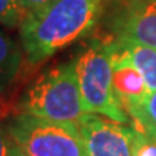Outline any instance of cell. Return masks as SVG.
<instances>
[{"label":"cell","mask_w":156,"mask_h":156,"mask_svg":"<svg viewBox=\"0 0 156 156\" xmlns=\"http://www.w3.org/2000/svg\"><path fill=\"white\" fill-rule=\"evenodd\" d=\"M74 64L84 112L129 124L130 117L113 87L112 56L104 39H93L85 45L74 58Z\"/></svg>","instance_id":"3957f363"},{"label":"cell","mask_w":156,"mask_h":156,"mask_svg":"<svg viewBox=\"0 0 156 156\" xmlns=\"http://www.w3.org/2000/svg\"><path fill=\"white\" fill-rule=\"evenodd\" d=\"M12 116H13V108L9 104V101L6 100L5 94L0 93V122H5Z\"/></svg>","instance_id":"5bb4252c"},{"label":"cell","mask_w":156,"mask_h":156,"mask_svg":"<svg viewBox=\"0 0 156 156\" xmlns=\"http://www.w3.org/2000/svg\"><path fill=\"white\" fill-rule=\"evenodd\" d=\"M10 146H12V139L6 126H3L0 123V156H10Z\"/></svg>","instance_id":"7c38bea8"},{"label":"cell","mask_w":156,"mask_h":156,"mask_svg":"<svg viewBox=\"0 0 156 156\" xmlns=\"http://www.w3.org/2000/svg\"><path fill=\"white\" fill-rule=\"evenodd\" d=\"M104 13L103 0H51L26 13L19 26L26 62L39 65L88 36Z\"/></svg>","instance_id":"6da1fadb"},{"label":"cell","mask_w":156,"mask_h":156,"mask_svg":"<svg viewBox=\"0 0 156 156\" xmlns=\"http://www.w3.org/2000/svg\"><path fill=\"white\" fill-rule=\"evenodd\" d=\"M17 113L52 122L78 123L85 112L74 59L61 62L35 78L20 95Z\"/></svg>","instance_id":"7a4b0ae2"},{"label":"cell","mask_w":156,"mask_h":156,"mask_svg":"<svg viewBox=\"0 0 156 156\" xmlns=\"http://www.w3.org/2000/svg\"><path fill=\"white\" fill-rule=\"evenodd\" d=\"M133 130V156H156V122L149 113L130 117Z\"/></svg>","instance_id":"30bf717a"},{"label":"cell","mask_w":156,"mask_h":156,"mask_svg":"<svg viewBox=\"0 0 156 156\" xmlns=\"http://www.w3.org/2000/svg\"><path fill=\"white\" fill-rule=\"evenodd\" d=\"M26 61L23 49L0 29V93L7 94L20 75Z\"/></svg>","instance_id":"ba28073f"},{"label":"cell","mask_w":156,"mask_h":156,"mask_svg":"<svg viewBox=\"0 0 156 156\" xmlns=\"http://www.w3.org/2000/svg\"><path fill=\"white\" fill-rule=\"evenodd\" d=\"M19 2H20V6H22L25 15H26V13H30V12H35L41 7H44L51 0H19Z\"/></svg>","instance_id":"4fadbf2b"},{"label":"cell","mask_w":156,"mask_h":156,"mask_svg":"<svg viewBox=\"0 0 156 156\" xmlns=\"http://www.w3.org/2000/svg\"><path fill=\"white\" fill-rule=\"evenodd\" d=\"M108 38V36H106ZM127 55L134 67L143 75L149 93L156 91V48L122 38H108Z\"/></svg>","instance_id":"9c48e42d"},{"label":"cell","mask_w":156,"mask_h":156,"mask_svg":"<svg viewBox=\"0 0 156 156\" xmlns=\"http://www.w3.org/2000/svg\"><path fill=\"white\" fill-rule=\"evenodd\" d=\"M108 38L156 48V0H114L104 5Z\"/></svg>","instance_id":"5b68a950"},{"label":"cell","mask_w":156,"mask_h":156,"mask_svg":"<svg viewBox=\"0 0 156 156\" xmlns=\"http://www.w3.org/2000/svg\"><path fill=\"white\" fill-rule=\"evenodd\" d=\"M6 130L28 156H88L77 123L16 113L6 120Z\"/></svg>","instance_id":"277c9868"},{"label":"cell","mask_w":156,"mask_h":156,"mask_svg":"<svg viewBox=\"0 0 156 156\" xmlns=\"http://www.w3.org/2000/svg\"><path fill=\"white\" fill-rule=\"evenodd\" d=\"M146 110L149 113V116L156 122V91L151 93L149 97L146 98Z\"/></svg>","instance_id":"9a60e30c"},{"label":"cell","mask_w":156,"mask_h":156,"mask_svg":"<svg viewBox=\"0 0 156 156\" xmlns=\"http://www.w3.org/2000/svg\"><path fill=\"white\" fill-rule=\"evenodd\" d=\"M88 156H133V130L129 124L84 113L78 120Z\"/></svg>","instance_id":"8992f818"},{"label":"cell","mask_w":156,"mask_h":156,"mask_svg":"<svg viewBox=\"0 0 156 156\" xmlns=\"http://www.w3.org/2000/svg\"><path fill=\"white\" fill-rule=\"evenodd\" d=\"M103 2H104V5H106V3H110V2H114V0H103Z\"/></svg>","instance_id":"e0dca14e"},{"label":"cell","mask_w":156,"mask_h":156,"mask_svg":"<svg viewBox=\"0 0 156 156\" xmlns=\"http://www.w3.org/2000/svg\"><path fill=\"white\" fill-rule=\"evenodd\" d=\"M112 56L113 87L116 95L129 117L137 116L146 112V98L149 90L143 75L134 67L127 55L117 46L112 39L103 38Z\"/></svg>","instance_id":"52a82bcc"},{"label":"cell","mask_w":156,"mask_h":156,"mask_svg":"<svg viewBox=\"0 0 156 156\" xmlns=\"http://www.w3.org/2000/svg\"><path fill=\"white\" fill-rule=\"evenodd\" d=\"M10 156H28V155H26V153H25V152H23L22 149H20V147H19V146H17L16 143L13 142V140H12V146H10Z\"/></svg>","instance_id":"2e32d148"},{"label":"cell","mask_w":156,"mask_h":156,"mask_svg":"<svg viewBox=\"0 0 156 156\" xmlns=\"http://www.w3.org/2000/svg\"><path fill=\"white\" fill-rule=\"evenodd\" d=\"M25 17L19 0H0V25L6 28H19Z\"/></svg>","instance_id":"8fae6325"}]
</instances>
